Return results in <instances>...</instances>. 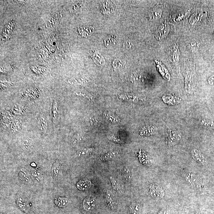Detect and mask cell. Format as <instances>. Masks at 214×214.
Listing matches in <instances>:
<instances>
[{"label": "cell", "instance_id": "cell-10", "mask_svg": "<svg viewBox=\"0 0 214 214\" xmlns=\"http://www.w3.org/2000/svg\"><path fill=\"white\" fill-rule=\"evenodd\" d=\"M169 30V27L166 24H163L159 27L156 32V36L158 39H162L167 35Z\"/></svg>", "mask_w": 214, "mask_h": 214}, {"label": "cell", "instance_id": "cell-26", "mask_svg": "<svg viewBox=\"0 0 214 214\" xmlns=\"http://www.w3.org/2000/svg\"><path fill=\"white\" fill-rule=\"evenodd\" d=\"M188 48L191 51L196 52L198 50V46L196 43H191L189 44Z\"/></svg>", "mask_w": 214, "mask_h": 214}, {"label": "cell", "instance_id": "cell-16", "mask_svg": "<svg viewBox=\"0 0 214 214\" xmlns=\"http://www.w3.org/2000/svg\"><path fill=\"white\" fill-rule=\"evenodd\" d=\"M129 214H140V205L137 203H132L129 206Z\"/></svg>", "mask_w": 214, "mask_h": 214}, {"label": "cell", "instance_id": "cell-12", "mask_svg": "<svg viewBox=\"0 0 214 214\" xmlns=\"http://www.w3.org/2000/svg\"><path fill=\"white\" fill-rule=\"evenodd\" d=\"M122 179L126 183H130L132 180L131 173L128 167L125 166L121 171V173Z\"/></svg>", "mask_w": 214, "mask_h": 214}, {"label": "cell", "instance_id": "cell-18", "mask_svg": "<svg viewBox=\"0 0 214 214\" xmlns=\"http://www.w3.org/2000/svg\"><path fill=\"white\" fill-rule=\"evenodd\" d=\"M110 180L113 189L118 192L122 193L123 192V189L119 181L111 176L110 177Z\"/></svg>", "mask_w": 214, "mask_h": 214}, {"label": "cell", "instance_id": "cell-24", "mask_svg": "<svg viewBox=\"0 0 214 214\" xmlns=\"http://www.w3.org/2000/svg\"><path fill=\"white\" fill-rule=\"evenodd\" d=\"M110 2H103L102 5V9L103 11V13H110L109 10L111 11V7H112V5H110Z\"/></svg>", "mask_w": 214, "mask_h": 214}, {"label": "cell", "instance_id": "cell-14", "mask_svg": "<svg viewBox=\"0 0 214 214\" xmlns=\"http://www.w3.org/2000/svg\"><path fill=\"white\" fill-rule=\"evenodd\" d=\"M54 202L55 205L60 208H64L68 205L69 201L67 198L64 197H58L54 198Z\"/></svg>", "mask_w": 214, "mask_h": 214}, {"label": "cell", "instance_id": "cell-17", "mask_svg": "<svg viewBox=\"0 0 214 214\" xmlns=\"http://www.w3.org/2000/svg\"><path fill=\"white\" fill-rule=\"evenodd\" d=\"M59 107L58 105L57 102L54 100L53 102L52 107V120L53 123H55L58 117Z\"/></svg>", "mask_w": 214, "mask_h": 214}, {"label": "cell", "instance_id": "cell-8", "mask_svg": "<svg viewBox=\"0 0 214 214\" xmlns=\"http://www.w3.org/2000/svg\"><path fill=\"white\" fill-rule=\"evenodd\" d=\"M19 178L21 181L25 184H31L33 181L29 173L24 168H21L18 173Z\"/></svg>", "mask_w": 214, "mask_h": 214}, {"label": "cell", "instance_id": "cell-9", "mask_svg": "<svg viewBox=\"0 0 214 214\" xmlns=\"http://www.w3.org/2000/svg\"><path fill=\"white\" fill-rule=\"evenodd\" d=\"M62 174V169L61 166L59 162H56L53 164L52 168V175L53 179L55 180H57Z\"/></svg>", "mask_w": 214, "mask_h": 214}, {"label": "cell", "instance_id": "cell-23", "mask_svg": "<svg viewBox=\"0 0 214 214\" xmlns=\"http://www.w3.org/2000/svg\"><path fill=\"white\" fill-rule=\"evenodd\" d=\"M179 50H178V45H176L174 48L173 54L172 56V58H173L174 62H178L179 60Z\"/></svg>", "mask_w": 214, "mask_h": 214}, {"label": "cell", "instance_id": "cell-28", "mask_svg": "<svg viewBox=\"0 0 214 214\" xmlns=\"http://www.w3.org/2000/svg\"><path fill=\"white\" fill-rule=\"evenodd\" d=\"M162 12L161 11H153L151 13V17L153 18H158L161 16Z\"/></svg>", "mask_w": 214, "mask_h": 214}, {"label": "cell", "instance_id": "cell-21", "mask_svg": "<svg viewBox=\"0 0 214 214\" xmlns=\"http://www.w3.org/2000/svg\"><path fill=\"white\" fill-rule=\"evenodd\" d=\"M13 112L17 115H21L25 111L24 106L21 104H16L12 108Z\"/></svg>", "mask_w": 214, "mask_h": 214}, {"label": "cell", "instance_id": "cell-22", "mask_svg": "<svg viewBox=\"0 0 214 214\" xmlns=\"http://www.w3.org/2000/svg\"><path fill=\"white\" fill-rule=\"evenodd\" d=\"M92 56L95 62L98 65H103L105 63L104 58L95 52H93Z\"/></svg>", "mask_w": 214, "mask_h": 214}, {"label": "cell", "instance_id": "cell-20", "mask_svg": "<svg viewBox=\"0 0 214 214\" xmlns=\"http://www.w3.org/2000/svg\"><path fill=\"white\" fill-rule=\"evenodd\" d=\"M155 133V130L153 127H145L140 132V134L143 136H149Z\"/></svg>", "mask_w": 214, "mask_h": 214}, {"label": "cell", "instance_id": "cell-6", "mask_svg": "<svg viewBox=\"0 0 214 214\" xmlns=\"http://www.w3.org/2000/svg\"><path fill=\"white\" fill-rule=\"evenodd\" d=\"M37 125L40 132L44 134H47L48 131V124L46 116L43 113H40L37 117Z\"/></svg>", "mask_w": 214, "mask_h": 214}, {"label": "cell", "instance_id": "cell-7", "mask_svg": "<svg viewBox=\"0 0 214 214\" xmlns=\"http://www.w3.org/2000/svg\"><path fill=\"white\" fill-rule=\"evenodd\" d=\"M17 204L21 210L25 212L30 211V206L29 202L25 197L22 195H19L16 199Z\"/></svg>", "mask_w": 214, "mask_h": 214}, {"label": "cell", "instance_id": "cell-29", "mask_svg": "<svg viewBox=\"0 0 214 214\" xmlns=\"http://www.w3.org/2000/svg\"><path fill=\"white\" fill-rule=\"evenodd\" d=\"M91 151V148L84 149V150L82 151L81 152H80V154H79V156H84V155L88 154V153H90Z\"/></svg>", "mask_w": 214, "mask_h": 214}, {"label": "cell", "instance_id": "cell-5", "mask_svg": "<svg viewBox=\"0 0 214 214\" xmlns=\"http://www.w3.org/2000/svg\"><path fill=\"white\" fill-rule=\"evenodd\" d=\"M97 200L93 197H88L84 199L83 202V209L84 212H91L96 206Z\"/></svg>", "mask_w": 214, "mask_h": 214}, {"label": "cell", "instance_id": "cell-2", "mask_svg": "<svg viewBox=\"0 0 214 214\" xmlns=\"http://www.w3.org/2000/svg\"><path fill=\"white\" fill-rule=\"evenodd\" d=\"M191 67L186 66L185 70V82H186V89L188 92L192 93L194 86V80L193 70L191 69Z\"/></svg>", "mask_w": 214, "mask_h": 214}, {"label": "cell", "instance_id": "cell-27", "mask_svg": "<svg viewBox=\"0 0 214 214\" xmlns=\"http://www.w3.org/2000/svg\"><path fill=\"white\" fill-rule=\"evenodd\" d=\"M106 40L105 43L106 44V45L107 46V47L109 46L110 47H111L110 46L112 45L111 41H117L116 37L114 36L110 37L106 39Z\"/></svg>", "mask_w": 214, "mask_h": 214}, {"label": "cell", "instance_id": "cell-15", "mask_svg": "<svg viewBox=\"0 0 214 214\" xmlns=\"http://www.w3.org/2000/svg\"><path fill=\"white\" fill-rule=\"evenodd\" d=\"M31 175L34 181L39 183L43 181V177L40 172L34 169H31Z\"/></svg>", "mask_w": 214, "mask_h": 214}, {"label": "cell", "instance_id": "cell-25", "mask_svg": "<svg viewBox=\"0 0 214 214\" xmlns=\"http://www.w3.org/2000/svg\"><path fill=\"white\" fill-rule=\"evenodd\" d=\"M116 154V153H115V152H112V153H107V154L102 156L100 159L102 161H106L110 160V159L114 157Z\"/></svg>", "mask_w": 214, "mask_h": 214}, {"label": "cell", "instance_id": "cell-4", "mask_svg": "<svg viewBox=\"0 0 214 214\" xmlns=\"http://www.w3.org/2000/svg\"><path fill=\"white\" fill-rule=\"evenodd\" d=\"M149 192L152 197L162 198L164 196L165 193L161 187L154 184H151L148 186Z\"/></svg>", "mask_w": 214, "mask_h": 214}, {"label": "cell", "instance_id": "cell-30", "mask_svg": "<svg viewBox=\"0 0 214 214\" xmlns=\"http://www.w3.org/2000/svg\"><path fill=\"white\" fill-rule=\"evenodd\" d=\"M209 83L210 84H213L214 83V76L212 77L209 80Z\"/></svg>", "mask_w": 214, "mask_h": 214}, {"label": "cell", "instance_id": "cell-3", "mask_svg": "<svg viewBox=\"0 0 214 214\" xmlns=\"http://www.w3.org/2000/svg\"><path fill=\"white\" fill-rule=\"evenodd\" d=\"M105 199L107 207L112 211L115 212L117 209L118 202L111 191L108 190L106 192Z\"/></svg>", "mask_w": 214, "mask_h": 214}, {"label": "cell", "instance_id": "cell-1", "mask_svg": "<svg viewBox=\"0 0 214 214\" xmlns=\"http://www.w3.org/2000/svg\"><path fill=\"white\" fill-rule=\"evenodd\" d=\"M182 137V133L176 129H167L166 134V141L168 147H172L177 144Z\"/></svg>", "mask_w": 214, "mask_h": 214}, {"label": "cell", "instance_id": "cell-31", "mask_svg": "<svg viewBox=\"0 0 214 214\" xmlns=\"http://www.w3.org/2000/svg\"><path fill=\"white\" fill-rule=\"evenodd\" d=\"M1 214H3L2 213H1Z\"/></svg>", "mask_w": 214, "mask_h": 214}, {"label": "cell", "instance_id": "cell-11", "mask_svg": "<svg viewBox=\"0 0 214 214\" xmlns=\"http://www.w3.org/2000/svg\"><path fill=\"white\" fill-rule=\"evenodd\" d=\"M162 99L164 102L170 105H175L180 102V99L173 95H164L162 97Z\"/></svg>", "mask_w": 214, "mask_h": 214}, {"label": "cell", "instance_id": "cell-13", "mask_svg": "<svg viewBox=\"0 0 214 214\" xmlns=\"http://www.w3.org/2000/svg\"><path fill=\"white\" fill-rule=\"evenodd\" d=\"M76 186L77 189L80 190H86L91 187V182L89 180L83 179L77 182Z\"/></svg>", "mask_w": 214, "mask_h": 214}, {"label": "cell", "instance_id": "cell-19", "mask_svg": "<svg viewBox=\"0 0 214 214\" xmlns=\"http://www.w3.org/2000/svg\"><path fill=\"white\" fill-rule=\"evenodd\" d=\"M191 154L192 157L196 161L202 162L203 161V157L202 156L201 152L197 149H193L191 152Z\"/></svg>", "mask_w": 214, "mask_h": 214}]
</instances>
